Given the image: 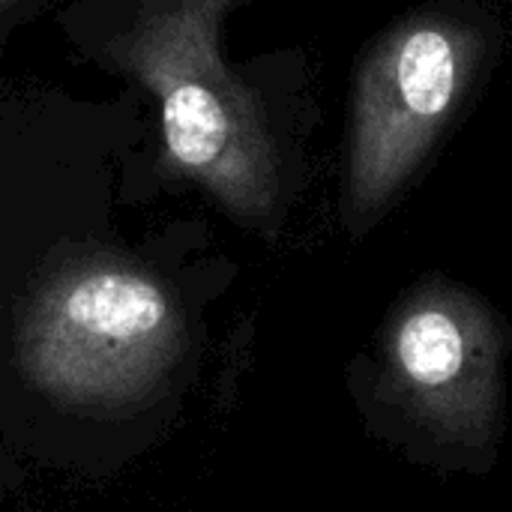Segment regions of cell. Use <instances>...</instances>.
I'll return each mask as SVG.
<instances>
[{
    "mask_svg": "<svg viewBox=\"0 0 512 512\" xmlns=\"http://www.w3.org/2000/svg\"><path fill=\"white\" fill-rule=\"evenodd\" d=\"M366 432L408 465L489 474L507 432V339L492 315L453 297L405 306L375 357L351 372Z\"/></svg>",
    "mask_w": 512,
    "mask_h": 512,
    "instance_id": "1",
    "label": "cell"
},
{
    "mask_svg": "<svg viewBox=\"0 0 512 512\" xmlns=\"http://www.w3.org/2000/svg\"><path fill=\"white\" fill-rule=\"evenodd\" d=\"M237 3L147 0L108 51L159 102L168 174L252 222L273 210L276 159L255 93L222 60V21Z\"/></svg>",
    "mask_w": 512,
    "mask_h": 512,
    "instance_id": "2",
    "label": "cell"
},
{
    "mask_svg": "<svg viewBox=\"0 0 512 512\" xmlns=\"http://www.w3.org/2000/svg\"><path fill=\"white\" fill-rule=\"evenodd\" d=\"M186 351L174 291L147 267L87 255L54 270L30 297L15 357L48 402L78 411L141 405Z\"/></svg>",
    "mask_w": 512,
    "mask_h": 512,
    "instance_id": "3",
    "label": "cell"
},
{
    "mask_svg": "<svg viewBox=\"0 0 512 512\" xmlns=\"http://www.w3.org/2000/svg\"><path fill=\"white\" fill-rule=\"evenodd\" d=\"M459 84V54L444 30L423 27L402 39L396 54L363 90L354 141V192L381 198L411 165L432 126L447 114Z\"/></svg>",
    "mask_w": 512,
    "mask_h": 512,
    "instance_id": "4",
    "label": "cell"
},
{
    "mask_svg": "<svg viewBox=\"0 0 512 512\" xmlns=\"http://www.w3.org/2000/svg\"><path fill=\"white\" fill-rule=\"evenodd\" d=\"M15 0H0V9H6V6H12Z\"/></svg>",
    "mask_w": 512,
    "mask_h": 512,
    "instance_id": "5",
    "label": "cell"
}]
</instances>
